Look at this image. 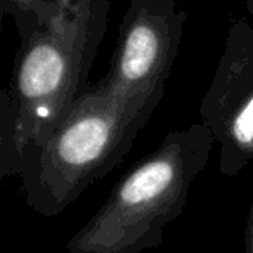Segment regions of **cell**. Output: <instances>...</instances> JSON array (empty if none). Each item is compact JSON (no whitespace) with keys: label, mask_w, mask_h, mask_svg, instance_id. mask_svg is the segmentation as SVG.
Returning <instances> with one entry per match:
<instances>
[{"label":"cell","mask_w":253,"mask_h":253,"mask_svg":"<svg viewBox=\"0 0 253 253\" xmlns=\"http://www.w3.org/2000/svg\"><path fill=\"white\" fill-rule=\"evenodd\" d=\"M108 16L109 0H45L21 40L11 92H4L2 175H19L30 153L87 90Z\"/></svg>","instance_id":"cell-1"},{"label":"cell","mask_w":253,"mask_h":253,"mask_svg":"<svg viewBox=\"0 0 253 253\" xmlns=\"http://www.w3.org/2000/svg\"><path fill=\"white\" fill-rule=\"evenodd\" d=\"M162 97L123 94L104 80L87 87L21 165L26 205L43 217L61 213L120 165Z\"/></svg>","instance_id":"cell-2"},{"label":"cell","mask_w":253,"mask_h":253,"mask_svg":"<svg viewBox=\"0 0 253 253\" xmlns=\"http://www.w3.org/2000/svg\"><path fill=\"white\" fill-rule=\"evenodd\" d=\"M217 142L203 122L173 130L120 180L102 208L66 243L70 253H144L162 245Z\"/></svg>","instance_id":"cell-3"},{"label":"cell","mask_w":253,"mask_h":253,"mask_svg":"<svg viewBox=\"0 0 253 253\" xmlns=\"http://www.w3.org/2000/svg\"><path fill=\"white\" fill-rule=\"evenodd\" d=\"M200 115L220 148V173L238 175L253 162V26L245 19L229 30Z\"/></svg>","instance_id":"cell-4"},{"label":"cell","mask_w":253,"mask_h":253,"mask_svg":"<svg viewBox=\"0 0 253 253\" xmlns=\"http://www.w3.org/2000/svg\"><path fill=\"white\" fill-rule=\"evenodd\" d=\"M184 23L186 12L177 0H132L102 80L128 95L163 94L180 49Z\"/></svg>","instance_id":"cell-5"},{"label":"cell","mask_w":253,"mask_h":253,"mask_svg":"<svg viewBox=\"0 0 253 253\" xmlns=\"http://www.w3.org/2000/svg\"><path fill=\"white\" fill-rule=\"evenodd\" d=\"M245 248H246V253H253V201H252V205H250L248 220H246V229H245Z\"/></svg>","instance_id":"cell-6"}]
</instances>
